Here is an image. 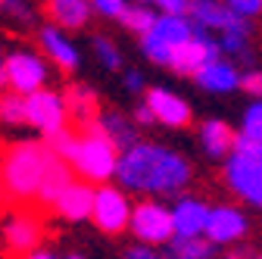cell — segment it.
<instances>
[{
	"label": "cell",
	"mask_w": 262,
	"mask_h": 259,
	"mask_svg": "<svg viewBox=\"0 0 262 259\" xmlns=\"http://www.w3.org/2000/svg\"><path fill=\"white\" fill-rule=\"evenodd\" d=\"M153 35H156L159 41H166V44L175 50V47H181L184 41H190V38H193V22H190L187 16L162 13V16L156 19V25H153Z\"/></svg>",
	"instance_id": "20"
},
{
	"label": "cell",
	"mask_w": 262,
	"mask_h": 259,
	"mask_svg": "<svg viewBox=\"0 0 262 259\" xmlns=\"http://www.w3.org/2000/svg\"><path fill=\"white\" fill-rule=\"evenodd\" d=\"M196 81H200V88H206V91H234V88H241L237 69L231 62H225V59L209 62V66L196 75Z\"/></svg>",
	"instance_id": "23"
},
{
	"label": "cell",
	"mask_w": 262,
	"mask_h": 259,
	"mask_svg": "<svg viewBox=\"0 0 262 259\" xmlns=\"http://www.w3.org/2000/svg\"><path fill=\"white\" fill-rule=\"evenodd\" d=\"M47 16L53 22H59L62 28H81L91 16V4L88 0H50Z\"/></svg>",
	"instance_id": "22"
},
{
	"label": "cell",
	"mask_w": 262,
	"mask_h": 259,
	"mask_svg": "<svg viewBox=\"0 0 262 259\" xmlns=\"http://www.w3.org/2000/svg\"><path fill=\"white\" fill-rule=\"evenodd\" d=\"M38 38H41V44H44L47 56L56 62L62 72H75V69H78V50H75L69 41H66L53 25H44V28L38 31Z\"/></svg>",
	"instance_id": "17"
},
{
	"label": "cell",
	"mask_w": 262,
	"mask_h": 259,
	"mask_svg": "<svg viewBox=\"0 0 262 259\" xmlns=\"http://www.w3.org/2000/svg\"><path fill=\"white\" fill-rule=\"evenodd\" d=\"M247 228H250V219L237 206H215L209 215V225H206V238L215 247H228V244L244 241Z\"/></svg>",
	"instance_id": "12"
},
{
	"label": "cell",
	"mask_w": 262,
	"mask_h": 259,
	"mask_svg": "<svg viewBox=\"0 0 262 259\" xmlns=\"http://www.w3.org/2000/svg\"><path fill=\"white\" fill-rule=\"evenodd\" d=\"M228 259H247V253H244V250H237V253H231Z\"/></svg>",
	"instance_id": "40"
},
{
	"label": "cell",
	"mask_w": 262,
	"mask_h": 259,
	"mask_svg": "<svg viewBox=\"0 0 262 259\" xmlns=\"http://www.w3.org/2000/svg\"><path fill=\"white\" fill-rule=\"evenodd\" d=\"M88 4L100 13V16H110V19H122V13L128 10L125 0H88Z\"/></svg>",
	"instance_id": "31"
},
{
	"label": "cell",
	"mask_w": 262,
	"mask_h": 259,
	"mask_svg": "<svg viewBox=\"0 0 262 259\" xmlns=\"http://www.w3.org/2000/svg\"><path fill=\"white\" fill-rule=\"evenodd\" d=\"M66 259H84L81 253H69V256H66Z\"/></svg>",
	"instance_id": "41"
},
{
	"label": "cell",
	"mask_w": 262,
	"mask_h": 259,
	"mask_svg": "<svg viewBox=\"0 0 262 259\" xmlns=\"http://www.w3.org/2000/svg\"><path fill=\"white\" fill-rule=\"evenodd\" d=\"M125 259H166V253L153 250L150 244H135V247L125 250Z\"/></svg>",
	"instance_id": "34"
},
{
	"label": "cell",
	"mask_w": 262,
	"mask_h": 259,
	"mask_svg": "<svg viewBox=\"0 0 262 259\" xmlns=\"http://www.w3.org/2000/svg\"><path fill=\"white\" fill-rule=\"evenodd\" d=\"M0 4H4V10H7L13 19H19L22 25H28L31 19H35V13H31V7L25 4V0H0Z\"/></svg>",
	"instance_id": "32"
},
{
	"label": "cell",
	"mask_w": 262,
	"mask_h": 259,
	"mask_svg": "<svg viewBox=\"0 0 262 259\" xmlns=\"http://www.w3.org/2000/svg\"><path fill=\"white\" fill-rule=\"evenodd\" d=\"M131 215H135V206L128 203L125 187H113V184L97 187L94 225L103 234H122L125 228H131Z\"/></svg>",
	"instance_id": "7"
},
{
	"label": "cell",
	"mask_w": 262,
	"mask_h": 259,
	"mask_svg": "<svg viewBox=\"0 0 262 259\" xmlns=\"http://www.w3.org/2000/svg\"><path fill=\"white\" fill-rule=\"evenodd\" d=\"M225 184L234 197L262 209V141H253L244 132L237 135L234 153L225 163Z\"/></svg>",
	"instance_id": "3"
},
{
	"label": "cell",
	"mask_w": 262,
	"mask_h": 259,
	"mask_svg": "<svg viewBox=\"0 0 262 259\" xmlns=\"http://www.w3.org/2000/svg\"><path fill=\"white\" fill-rule=\"evenodd\" d=\"M66 110H69V119L78 122V128H88L94 122H100V103H97V94L84 84H69L66 88Z\"/></svg>",
	"instance_id": "16"
},
{
	"label": "cell",
	"mask_w": 262,
	"mask_h": 259,
	"mask_svg": "<svg viewBox=\"0 0 262 259\" xmlns=\"http://www.w3.org/2000/svg\"><path fill=\"white\" fill-rule=\"evenodd\" d=\"M156 4L162 7V13H175V16H184L190 10L193 0H156Z\"/></svg>",
	"instance_id": "36"
},
{
	"label": "cell",
	"mask_w": 262,
	"mask_h": 259,
	"mask_svg": "<svg viewBox=\"0 0 262 259\" xmlns=\"http://www.w3.org/2000/svg\"><path fill=\"white\" fill-rule=\"evenodd\" d=\"M44 144L53 150V156H59V159H75V153H78V144H81V132H75V128H59V132H53V135H44Z\"/></svg>",
	"instance_id": "25"
},
{
	"label": "cell",
	"mask_w": 262,
	"mask_h": 259,
	"mask_svg": "<svg viewBox=\"0 0 262 259\" xmlns=\"http://www.w3.org/2000/svg\"><path fill=\"white\" fill-rule=\"evenodd\" d=\"M47 78V66H44V59H38L35 53H28V50H16L4 59V66H0V84L4 88H13L16 94H35L41 91Z\"/></svg>",
	"instance_id": "6"
},
{
	"label": "cell",
	"mask_w": 262,
	"mask_h": 259,
	"mask_svg": "<svg viewBox=\"0 0 262 259\" xmlns=\"http://www.w3.org/2000/svg\"><path fill=\"white\" fill-rule=\"evenodd\" d=\"M72 187V172H69V163L66 159H53V166H50V172H47V178H44V184H41V193H38V203L41 206H56V200L62 197L66 190Z\"/></svg>",
	"instance_id": "19"
},
{
	"label": "cell",
	"mask_w": 262,
	"mask_h": 259,
	"mask_svg": "<svg viewBox=\"0 0 262 259\" xmlns=\"http://www.w3.org/2000/svg\"><path fill=\"white\" fill-rule=\"evenodd\" d=\"M131 234L138 238V244H169L175 241V215L172 209H166L156 200H141L135 206V215H131Z\"/></svg>",
	"instance_id": "5"
},
{
	"label": "cell",
	"mask_w": 262,
	"mask_h": 259,
	"mask_svg": "<svg viewBox=\"0 0 262 259\" xmlns=\"http://www.w3.org/2000/svg\"><path fill=\"white\" fill-rule=\"evenodd\" d=\"M138 4H156V0H138Z\"/></svg>",
	"instance_id": "42"
},
{
	"label": "cell",
	"mask_w": 262,
	"mask_h": 259,
	"mask_svg": "<svg viewBox=\"0 0 262 259\" xmlns=\"http://www.w3.org/2000/svg\"><path fill=\"white\" fill-rule=\"evenodd\" d=\"M228 7H231L237 16H256V13H262V0H225Z\"/></svg>",
	"instance_id": "33"
},
{
	"label": "cell",
	"mask_w": 262,
	"mask_h": 259,
	"mask_svg": "<svg viewBox=\"0 0 262 259\" xmlns=\"http://www.w3.org/2000/svg\"><path fill=\"white\" fill-rule=\"evenodd\" d=\"M125 88L138 94V91H144V78H141L138 72H125Z\"/></svg>",
	"instance_id": "38"
},
{
	"label": "cell",
	"mask_w": 262,
	"mask_h": 259,
	"mask_svg": "<svg viewBox=\"0 0 262 259\" xmlns=\"http://www.w3.org/2000/svg\"><path fill=\"white\" fill-rule=\"evenodd\" d=\"M253 259H262V253H259V256H253Z\"/></svg>",
	"instance_id": "43"
},
{
	"label": "cell",
	"mask_w": 262,
	"mask_h": 259,
	"mask_svg": "<svg viewBox=\"0 0 262 259\" xmlns=\"http://www.w3.org/2000/svg\"><path fill=\"white\" fill-rule=\"evenodd\" d=\"M119 150L116 144L103 135L100 122H94L88 128H81V144H78V153H75V169L84 181H106L116 175L119 169Z\"/></svg>",
	"instance_id": "4"
},
{
	"label": "cell",
	"mask_w": 262,
	"mask_h": 259,
	"mask_svg": "<svg viewBox=\"0 0 262 259\" xmlns=\"http://www.w3.org/2000/svg\"><path fill=\"white\" fill-rule=\"evenodd\" d=\"M156 19L159 16H153L144 4H138V7H128L125 13H122V22H125V28L128 31H135V35H147V31H153V25H156Z\"/></svg>",
	"instance_id": "26"
},
{
	"label": "cell",
	"mask_w": 262,
	"mask_h": 259,
	"mask_svg": "<svg viewBox=\"0 0 262 259\" xmlns=\"http://www.w3.org/2000/svg\"><path fill=\"white\" fill-rule=\"evenodd\" d=\"M25 259H59V256H56V253H50V250H44V247H41V250H35V253H28V256H25Z\"/></svg>",
	"instance_id": "39"
},
{
	"label": "cell",
	"mask_w": 262,
	"mask_h": 259,
	"mask_svg": "<svg viewBox=\"0 0 262 259\" xmlns=\"http://www.w3.org/2000/svg\"><path fill=\"white\" fill-rule=\"evenodd\" d=\"M119 187L131 193H159V197H175L190 184V163L159 144H135L119 156L116 169Z\"/></svg>",
	"instance_id": "1"
},
{
	"label": "cell",
	"mask_w": 262,
	"mask_h": 259,
	"mask_svg": "<svg viewBox=\"0 0 262 259\" xmlns=\"http://www.w3.org/2000/svg\"><path fill=\"white\" fill-rule=\"evenodd\" d=\"M147 103H150L156 122L169 125V128H184V125L190 122V106L181 100V97H175L172 91L150 88V91H147Z\"/></svg>",
	"instance_id": "15"
},
{
	"label": "cell",
	"mask_w": 262,
	"mask_h": 259,
	"mask_svg": "<svg viewBox=\"0 0 262 259\" xmlns=\"http://www.w3.org/2000/svg\"><path fill=\"white\" fill-rule=\"evenodd\" d=\"M94 203H97V190L88 181H72V187L56 200L53 212L66 222H88L94 219Z\"/></svg>",
	"instance_id": "14"
},
{
	"label": "cell",
	"mask_w": 262,
	"mask_h": 259,
	"mask_svg": "<svg viewBox=\"0 0 262 259\" xmlns=\"http://www.w3.org/2000/svg\"><path fill=\"white\" fill-rule=\"evenodd\" d=\"M222 53V41L209 38L206 28H196L193 25V38L184 41L181 47H175L172 53V69L178 75H200L209 62H215Z\"/></svg>",
	"instance_id": "8"
},
{
	"label": "cell",
	"mask_w": 262,
	"mask_h": 259,
	"mask_svg": "<svg viewBox=\"0 0 262 259\" xmlns=\"http://www.w3.org/2000/svg\"><path fill=\"white\" fill-rule=\"evenodd\" d=\"M141 50H144V56L147 59H153V62H159V66H172V47L166 44V41H159L153 31H147V35L141 38Z\"/></svg>",
	"instance_id": "28"
},
{
	"label": "cell",
	"mask_w": 262,
	"mask_h": 259,
	"mask_svg": "<svg viewBox=\"0 0 262 259\" xmlns=\"http://www.w3.org/2000/svg\"><path fill=\"white\" fill-rule=\"evenodd\" d=\"M94 53L100 56V62L106 69H119L122 66V53L113 47V41H106V38H94Z\"/></svg>",
	"instance_id": "29"
},
{
	"label": "cell",
	"mask_w": 262,
	"mask_h": 259,
	"mask_svg": "<svg viewBox=\"0 0 262 259\" xmlns=\"http://www.w3.org/2000/svg\"><path fill=\"white\" fill-rule=\"evenodd\" d=\"M241 88L250 94V97H262V72H247L244 78H241Z\"/></svg>",
	"instance_id": "35"
},
{
	"label": "cell",
	"mask_w": 262,
	"mask_h": 259,
	"mask_svg": "<svg viewBox=\"0 0 262 259\" xmlns=\"http://www.w3.org/2000/svg\"><path fill=\"white\" fill-rule=\"evenodd\" d=\"M25 113H28V125H35L38 132L53 135L59 128H66V100L53 91H35L25 97Z\"/></svg>",
	"instance_id": "10"
},
{
	"label": "cell",
	"mask_w": 262,
	"mask_h": 259,
	"mask_svg": "<svg viewBox=\"0 0 262 259\" xmlns=\"http://www.w3.org/2000/svg\"><path fill=\"white\" fill-rule=\"evenodd\" d=\"M53 150L44 141H19L4 153V190L10 200H38L41 184L53 166Z\"/></svg>",
	"instance_id": "2"
},
{
	"label": "cell",
	"mask_w": 262,
	"mask_h": 259,
	"mask_svg": "<svg viewBox=\"0 0 262 259\" xmlns=\"http://www.w3.org/2000/svg\"><path fill=\"white\" fill-rule=\"evenodd\" d=\"M215 244L209 238H175L166 244V259H212Z\"/></svg>",
	"instance_id": "24"
},
{
	"label": "cell",
	"mask_w": 262,
	"mask_h": 259,
	"mask_svg": "<svg viewBox=\"0 0 262 259\" xmlns=\"http://www.w3.org/2000/svg\"><path fill=\"white\" fill-rule=\"evenodd\" d=\"M187 19L206 31L215 28L222 35H250V22L237 16L228 4H222V0H193L187 10Z\"/></svg>",
	"instance_id": "9"
},
{
	"label": "cell",
	"mask_w": 262,
	"mask_h": 259,
	"mask_svg": "<svg viewBox=\"0 0 262 259\" xmlns=\"http://www.w3.org/2000/svg\"><path fill=\"white\" fill-rule=\"evenodd\" d=\"M241 132L253 141H262V103H253L247 113H244V128Z\"/></svg>",
	"instance_id": "30"
},
{
	"label": "cell",
	"mask_w": 262,
	"mask_h": 259,
	"mask_svg": "<svg viewBox=\"0 0 262 259\" xmlns=\"http://www.w3.org/2000/svg\"><path fill=\"white\" fill-rule=\"evenodd\" d=\"M0 119L7 125H28V113H25V97H19L16 91H7L0 100Z\"/></svg>",
	"instance_id": "27"
},
{
	"label": "cell",
	"mask_w": 262,
	"mask_h": 259,
	"mask_svg": "<svg viewBox=\"0 0 262 259\" xmlns=\"http://www.w3.org/2000/svg\"><path fill=\"white\" fill-rule=\"evenodd\" d=\"M234 141H237V135H234L225 122H219V119H209V122H203V128H200V144H203V150H206L212 159H222V156H228V153H234Z\"/></svg>",
	"instance_id": "18"
},
{
	"label": "cell",
	"mask_w": 262,
	"mask_h": 259,
	"mask_svg": "<svg viewBox=\"0 0 262 259\" xmlns=\"http://www.w3.org/2000/svg\"><path fill=\"white\" fill-rule=\"evenodd\" d=\"M172 215H175V238H206L212 209L200 197H181L172 206Z\"/></svg>",
	"instance_id": "13"
},
{
	"label": "cell",
	"mask_w": 262,
	"mask_h": 259,
	"mask_svg": "<svg viewBox=\"0 0 262 259\" xmlns=\"http://www.w3.org/2000/svg\"><path fill=\"white\" fill-rule=\"evenodd\" d=\"M41 238H44V225L38 222V215L31 212H10L4 222V244L10 253H19L22 259L28 253L41 250Z\"/></svg>",
	"instance_id": "11"
},
{
	"label": "cell",
	"mask_w": 262,
	"mask_h": 259,
	"mask_svg": "<svg viewBox=\"0 0 262 259\" xmlns=\"http://www.w3.org/2000/svg\"><path fill=\"white\" fill-rule=\"evenodd\" d=\"M135 122H138V125H153V122H156V116H153V110H150L147 100L135 110Z\"/></svg>",
	"instance_id": "37"
},
{
	"label": "cell",
	"mask_w": 262,
	"mask_h": 259,
	"mask_svg": "<svg viewBox=\"0 0 262 259\" xmlns=\"http://www.w3.org/2000/svg\"><path fill=\"white\" fill-rule=\"evenodd\" d=\"M138 122H128L122 113H103L100 116V128H103V135L116 144V150H131L135 144H141L138 141V128H135Z\"/></svg>",
	"instance_id": "21"
}]
</instances>
